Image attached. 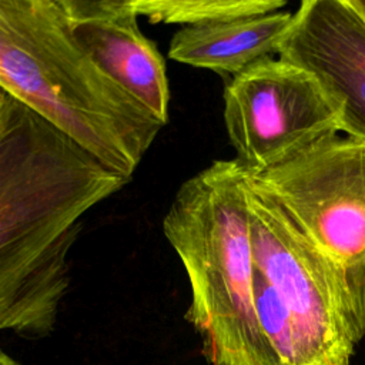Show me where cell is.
Wrapping results in <instances>:
<instances>
[{
  "instance_id": "obj_1",
  "label": "cell",
  "mask_w": 365,
  "mask_h": 365,
  "mask_svg": "<svg viewBox=\"0 0 365 365\" xmlns=\"http://www.w3.org/2000/svg\"><path fill=\"white\" fill-rule=\"evenodd\" d=\"M128 182L9 94L0 115V331L53 332L86 215Z\"/></svg>"
},
{
  "instance_id": "obj_2",
  "label": "cell",
  "mask_w": 365,
  "mask_h": 365,
  "mask_svg": "<svg viewBox=\"0 0 365 365\" xmlns=\"http://www.w3.org/2000/svg\"><path fill=\"white\" fill-rule=\"evenodd\" d=\"M0 87L128 181L164 127L78 43L61 0H0Z\"/></svg>"
},
{
  "instance_id": "obj_3",
  "label": "cell",
  "mask_w": 365,
  "mask_h": 365,
  "mask_svg": "<svg viewBox=\"0 0 365 365\" xmlns=\"http://www.w3.org/2000/svg\"><path fill=\"white\" fill-rule=\"evenodd\" d=\"M247 181L235 158L217 160L180 185L163 218L190 282L185 319L210 365H281L255 309Z\"/></svg>"
},
{
  "instance_id": "obj_4",
  "label": "cell",
  "mask_w": 365,
  "mask_h": 365,
  "mask_svg": "<svg viewBox=\"0 0 365 365\" xmlns=\"http://www.w3.org/2000/svg\"><path fill=\"white\" fill-rule=\"evenodd\" d=\"M248 178L329 267L356 345L365 338V140L331 135Z\"/></svg>"
},
{
  "instance_id": "obj_5",
  "label": "cell",
  "mask_w": 365,
  "mask_h": 365,
  "mask_svg": "<svg viewBox=\"0 0 365 365\" xmlns=\"http://www.w3.org/2000/svg\"><path fill=\"white\" fill-rule=\"evenodd\" d=\"M247 182L254 265L288 314L294 365H351L355 344L329 267L285 211Z\"/></svg>"
},
{
  "instance_id": "obj_6",
  "label": "cell",
  "mask_w": 365,
  "mask_h": 365,
  "mask_svg": "<svg viewBox=\"0 0 365 365\" xmlns=\"http://www.w3.org/2000/svg\"><path fill=\"white\" fill-rule=\"evenodd\" d=\"M224 124L235 160L248 175L342 133L339 110L318 78L274 56L228 80Z\"/></svg>"
},
{
  "instance_id": "obj_7",
  "label": "cell",
  "mask_w": 365,
  "mask_h": 365,
  "mask_svg": "<svg viewBox=\"0 0 365 365\" xmlns=\"http://www.w3.org/2000/svg\"><path fill=\"white\" fill-rule=\"evenodd\" d=\"M73 34L91 58L163 125L170 86L157 44L138 26L133 0H61Z\"/></svg>"
},
{
  "instance_id": "obj_8",
  "label": "cell",
  "mask_w": 365,
  "mask_h": 365,
  "mask_svg": "<svg viewBox=\"0 0 365 365\" xmlns=\"http://www.w3.org/2000/svg\"><path fill=\"white\" fill-rule=\"evenodd\" d=\"M297 63L336 103L342 133L365 140V23L352 9L321 20L304 38Z\"/></svg>"
},
{
  "instance_id": "obj_9",
  "label": "cell",
  "mask_w": 365,
  "mask_h": 365,
  "mask_svg": "<svg viewBox=\"0 0 365 365\" xmlns=\"http://www.w3.org/2000/svg\"><path fill=\"white\" fill-rule=\"evenodd\" d=\"M292 19L294 13L275 11L181 27L170 41L168 57L231 78L265 57L278 56Z\"/></svg>"
},
{
  "instance_id": "obj_10",
  "label": "cell",
  "mask_w": 365,
  "mask_h": 365,
  "mask_svg": "<svg viewBox=\"0 0 365 365\" xmlns=\"http://www.w3.org/2000/svg\"><path fill=\"white\" fill-rule=\"evenodd\" d=\"M133 6L150 23L190 27L281 11L287 0H133Z\"/></svg>"
},
{
  "instance_id": "obj_11",
  "label": "cell",
  "mask_w": 365,
  "mask_h": 365,
  "mask_svg": "<svg viewBox=\"0 0 365 365\" xmlns=\"http://www.w3.org/2000/svg\"><path fill=\"white\" fill-rule=\"evenodd\" d=\"M348 1L365 23V0H348Z\"/></svg>"
},
{
  "instance_id": "obj_12",
  "label": "cell",
  "mask_w": 365,
  "mask_h": 365,
  "mask_svg": "<svg viewBox=\"0 0 365 365\" xmlns=\"http://www.w3.org/2000/svg\"><path fill=\"white\" fill-rule=\"evenodd\" d=\"M0 365H19L11 356H9L6 352L0 349Z\"/></svg>"
},
{
  "instance_id": "obj_13",
  "label": "cell",
  "mask_w": 365,
  "mask_h": 365,
  "mask_svg": "<svg viewBox=\"0 0 365 365\" xmlns=\"http://www.w3.org/2000/svg\"><path fill=\"white\" fill-rule=\"evenodd\" d=\"M7 101H9V94L0 87V115H1L3 111H4Z\"/></svg>"
}]
</instances>
